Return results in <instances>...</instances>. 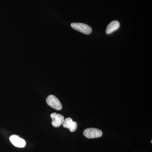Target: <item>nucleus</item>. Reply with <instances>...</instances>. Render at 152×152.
<instances>
[{"label":"nucleus","mask_w":152,"mask_h":152,"mask_svg":"<svg viewBox=\"0 0 152 152\" xmlns=\"http://www.w3.org/2000/svg\"><path fill=\"white\" fill-rule=\"evenodd\" d=\"M103 133L101 130L96 128H88L83 132V135L88 139L97 138L102 136Z\"/></svg>","instance_id":"obj_1"},{"label":"nucleus","mask_w":152,"mask_h":152,"mask_svg":"<svg viewBox=\"0 0 152 152\" xmlns=\"http://www.w3.org/2000/svg\"><path fill=\"white\" fill-rule=\"evenodd\" d=\"M71 26L74 29L85 34H90L92 31L90 26L82 23H72Z\"/></svg>","instance_id":"obj_2"},{"label":"nucleus","mask_w":152,"mask_h":152,"mask_svg":"<svg viewBox=\"0 0 152 152\" xmlns=\"http://www.w3.org/2000/svg\"><path fill=\"white\" fill-rule=\"evenodd\" d=\"M46 102L47 104L55 110H60L62 108L61 104L59 100L53 95H50L47 98Z\"/></svg>","instance_id":"obj_3"},{"label":"nucleus","mask_w":152,"mask_h":152,"mask_svg":"<svg viewBox=\"0 0 152 152\" xmlns=\"http://www.w3.org/2000/svg\"><path fill=\"white\" fill-rule=\"evenodd\" d=\"M52 119V124L55 127H59L62 125L64 118L62 115L56 113H53L50 115Z\"/></svg>","instance_id":"obj_4"},{"label":"nucleus","mask_w":152,"mask_h":152,"mask_svg":"<svg viewBox=\"0 0 152 152\" xmlns=\"http://www.w3.org/2000/svg\"><path fill=\"white\" fill-rule=\"evenodd\" d=\"M64 128L69 129L71 132H75L77 127V124L75 121H73L70 118H66L63 123Z\"/></svg>","instance_id":"obj_5"},{"label":"nucleus","mask_w":152,"mask_h":152,"mask_svg":"<svg viewBox=\"0 0 152 152\" xmlns=\"http://www.w3.org/2000/svg\"><path fill=\"white\" fill-rule=\"evenodd\" d=\"M10 141L15 146L18 148H24L26 146V142L24 140L20 138L16 135H12L10 137Z\"/></svg>","instance_id":"obj_6"},{"label":"nucleus","mask_w":152,"mask_h":152,"mask_svg":"<svg viewBox=\"0 0 152 152\" xmlns=\"http://www.w3.org/2000/svg\"><path fill=\"white\" fill-rule=\"evenodd\" d=\"M120 24L119 22L117 20L113 21L110 23L107 28H106V33L107 34H110L113 32L115 31H116L120 27Z\"/></svg>","instance_id":"obj_7"}]
</instances>
